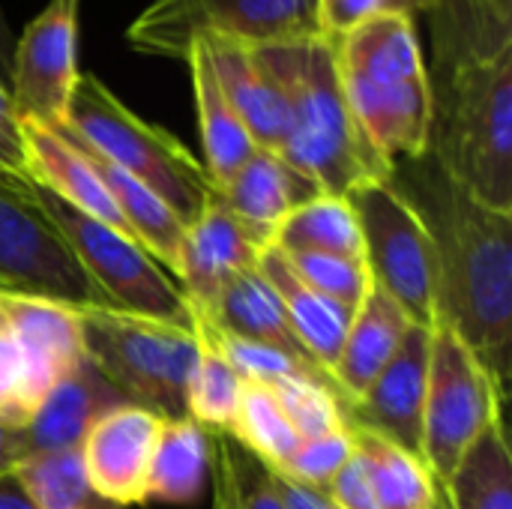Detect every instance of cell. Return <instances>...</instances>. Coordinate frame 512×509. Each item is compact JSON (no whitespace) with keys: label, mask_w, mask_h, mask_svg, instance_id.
Segmentation results:
<instances>
[{"label":"cell","mask_w":512,"mask_h":509,"mask_svg":"<svg viewBox=\"0 0 512 509\" xmlns=\"http://www.w3.org/2000/svg\"><path fill=\"white\" fill-rule=\"evenodd\" d=\"M432 144L441 174L489 210L512 216V33L501 0H441Z\"/></svg>","instance_id":"cell-1"},{"label":"cell","mask_w":512,"mask_h":509,"mask_svg":"<svg viewBox=\"0 0 512 509\" xmlns=\"http://www.w3.org/2000/svg\"><path fill=\"white\" fill-rule=\"evenodd\" d=\"M507 393L447 324L432 330L420 459L444 483L471 444L504 417Z\"/></svg>","instance_id":"cell-10"},{"label":"cell","mask_w":512,"mask_h":509,"mask_svg":"<svg viewBox=\"0 0 512 509\" xmlns=\"http://www.w3.org/2000/svg\"><path fill=\"white\" fill-rule=\"evenodd\" d=\"M315 36V0H153L126 30L132 51L183 63L195 39L267 48Z\"/></svg>","instance_id":"cell-7"},{"label":"cell","mask_w":512,"mask_h":509,"mask_svg":"<svg viewBox=\"0 0 512 509\" xmlns=\"http://www.w3.org/2000/svg\"><path fill=\"white\" fill-rule=\"evenodd\" d=\"M276 78L288 129L279 156L318 192L348 198L369 183L393 180L390 168L360 132L336 69L333 42L324 36L255 48Z\"/></svg>","instance_id":"cell-3"},{"label":"cell","mask_w":512,"mask_h":509,"mask_svg":"<svg viewBox=\"0 0 512 509\" xmlns=\"http://www.w3.org/2000/svg\"><path fill=\"white\" fill-rule=\"evenodd\" d=\"M21 354L9 330H0V420L24 426L21 420Z\"/></svg>","instance_id":"cell-38"},{"label":"cell","mask_w":512,"mask_h":509,"mask_svg":"<svg viewBox=\"0 0 512 509\" xmlns=\"http://www.w3.org/2000/svg\"><path fill=\"white\" fill-rule=\"evenodd\" d=\"M270 249L255 231H249L213 192L201 216L186 228L177 279L192 312H210L225 285L258 264L261 252Z\"/></svg>","instance_id":"cell-14"},{"label":"cell","mask_w":512,"mask_h":509,"mask_svg":"<svg viewBox=\"0 0 512 509\" xmlns=\"http://www.w3.org/2000/svg\"><path fill=\"white\" fill-rule=\"evenodd\" d=\"M0 509H36L15 474H0Z\"/></svg>","instance_id":"cell-43"},{"label":"cell","mask_w":512,"mask_h":509,"mask_svg":"<svg viewBox=\"0 0 512 509\" xmlns=\"http://www.w3.org/2000/svg\"><path fill=\"white\" fill-rule=\"evenodd\" d=\"M348 201L360 225L372 285L384 291L414 327L432 333L441 324L438 258L420 210L393 180L360 186Z\"/></svg>","instance_id":"cell-8"},{"label":"cell","mask_w":512,"mask_h":509,"mask_svg":"<svg viewBox=\"0 0 512 509\" xmlns=\"http://www.w3.org/2000/svg\"><path fill=\"white\" fill-rule=\"evenodd\" d=\"M291 267V273L312 288L315 294L357 312L360 303L372 291V276L363 258H339V255H282Z\"/></svg>","instance_id":"cell-33"},{"label":"cell","mask_w":512,"mask_h":509,"mask_svg":"<svg viewBox=\"0 0 512 509\" xmlns=\"http://www.w3.org/2000/svg\"><path fill=\"white\" fill-rule=\"evenodd\" d=\"M24 135V153H27V174L36 186L48 189L69 207L123 231L126 222L105 189L102 177L96 174L90 156L60 129L39 126V123H21Z\"/></svg>","instance_id":"cell-19"},{"label":"cell","mask_w":512,"mask_h":509,"mask_svg":"<svg viewBox=\"0 0 512 509\" xmlns=\"http://www.w3.org/2000/svg\"><path fill=\"white\" fill-rule=\"evenodd\" d=\"M0 291L66 306H105L63 234L42 210L33 180L0 174Z\"/></svg>","instance_id":"cell-11"},{"label":"cell","mask_w":512,"mask_h":509,"mask_svg":"<svg viewBox=\"0 0 512 509\" xmlns=\"http://www.w3.org/2000/svg\"><path fill=\"white\" fill-rule=\"evenodd\" d=\"M351 453H354V438H351V423H348L336 432L300 441V447L294 450V456L288 459V465L279 474H285L303 486L327 492V486L342 471V465L351 459Z\"/></svg>","instance_id":"cell-35"},{"label":"cell","mask_w":512,"mask_h":509,"mask_svg":"<svg viewBox=\"0 0 512 509\" xmlns=\"http://www.w3.org/2000/svg\"><path fill=\"white\" fill-rule=\"evenodd\" d=\"M198 318H204L210 327L222 330V333H231L237 339H246V342H255L261 348H270L282 357H288L294 366H300L315 384L327 387L330 393H336L345 408H348V399L342 393V387L336 384V378L303 348V342L297 339L291 321H288V312L279 300V294L273 291V285L264 279V273L255 267L237 273L225 291L219 294V300L213 303L210 312H195Z\"/></svg>","instance_id":"cell-17"},{"label":"cell","mask_w":512,"mask_h":509,"mask_svg":"<svg viewBox=\"0 0 512 509\" xmlns=\"http://www.w3.org/2000/svg\"><path fill=\"white\" fill-rule=\"evenodd\" d=\"M198 42H204L210 66L231 108L237 111L246 132L252 135L255 147L279 153L288 129L285 99L276 78L261 63L258 51L231 39H198Z\"/></svg>","instance_id":"cell-20"},{"label":"cell","mask_w":512,"mask_h":509,"mask_svg":"<svg viewBox=\"0 0 512 509\" xmlns=\"http://www.w3.org/2000/svg\"><path fill=\"white\" fill-rule=\"evenodd\" d=\"M270 474H273V486L282 498V509H336L327 492L303 486V483H297V480H291L273 468H270Z\"/></svg>","instance_id":"cell-41"},{"label":"cell","mask_w":512,"mask_h":509,"mask_svg":"<svg viewBox=\"0 0 512 509\" xmlns=\"http://www.w3.org/2000/svg\"><path fill=\"white\" fill-rule=\"evenodd\" d=\"M387 12L411 15L405 0H315V18H318L321 36L330 42Z\"/></svg>","instance_id":"cell-37"},{"label":"cell","mask_w":512,"mask_h":509,"mask_svg":"<svg viewBox=\"0 0 512 509\" xmlns=\"http://www.w3.org/2000/svg\"><path fill=\"white\" fill-rule=\"evenodd\" d=\"M414 201V198H411ZM420 210L438 258L441 324L477 354L507 393L512 369V216L489 210L444 174Z\"/></svg>","instance_id":"cell-2"},{"label":"cell","mask_w":512,"mask_h":509,"mask_svg":"<svg viewBox=\"0 0 512 509\" xmlns=\"http://www.w3.org/2000/svg\"><path fill=\"white\" fill-rule=\"evenodd\" d=\"M264 387L273 390V396L279 399V405H282L288 423L294 426V432L300 435V441H309V438H318V435L348 426L345 402L309 378H276Z\"/></svg>","instance_id":"cell-34"},{"label":"cell","mask_w":512,"mask_h":509,"mask_svg":"<svg viewBox=\"0 0 512 509\" xmlns=\"http://www.w3.org/2000/svg\"><path fill=\"white\" fill-rule=\"evenodd\" d=\"M333 54L348 108L372 150L390 168L426 156L435 123V84L414 15H378L333 39Z\"/></svg>","instance_id":"cell-4"},{"label":"cell","mask_w":512,"mask_h":509,"mask_svg":"<svg viewBox=\"0 0 512 509\" xmlns=\"http://www.w3.org/2000/svg\"><path fill=\"white\" fill-rule=\"evenodd\" d=\"M63 132V129H60ZM72 138V135H69ZM75 141V138H72ZM93 162L96 174L102 177L105 189L111 192L123 222H126V231L129 237L144 249L150 252L162 267H168L171 273H177V264H180V249H183V237H186V222L156 195L150 192L144 183H138L132 174L120 171L117 165H111L108 159L96 156L93 150H87L81 141H75Z\"/></svg>","instance_id":"cell-26"},{"label":"cell","mask_w":512,"mask_h":509,"mask_svg":"<svg viewBox=\"0 0 512 509\" xmlns=\"http://www.w3.org/2000/svg\"><path fill=\"white\" fill-rule=\"evenodd\" d=\"M438 489L444 509H512V453L504 417L471 444Z\"/></svg>","instance_id":"cell-28"},{"label":"cell","mask_w":512,"mask_h":509,"mask_svg":"<svg viewBox=\"0 0 512 509\" xmlns=\"http://www.w3.org/2000/svg\"><path fill=\"white\" fill-rule=\"evenodd\" d=\"M354 453L363 459L378 509H444L441 489L420 456L378 432L351 426Z\"/></svg>","instance_id":"cell-27"},{"label":"cell","mask_w":512,"mask_h":509,"mask_svg":"<svg viewBox=\"0 0 512 509\" xmlns=\"http://www.w3.org/2000/svg\"><path fill=\"white\" fill-rule=\"evenodd\" d=\"M21 459H24L21 429L6 423V420H0V474H9Z\"/></svg>","instance_id":"cell-42"},{"label":"cell","mask_w":512,"mask_h":509,"mask_svg":"<svg viewBox=\"0 0 512 509\" xmlns=\"http://www.w3.org/2000/svg\"><path fill=\"white\" fill-rule=\"evenodd\" d=\"M258 270L264 273V279L273 285V291L279 294L288 321L297 333V339L303 342V348L333 375V366L345 348L354 312L315 294L312 288H306L288 267V261L282 258L279 249H264L258 258Z\"/></svg>","instance_id":"cell-24"},{"label":"cell","mask_w":512,"mask_h":509,"mask_svg":"<svg viewBox=\"0 0 512 509\" xmlns=\"http://www.w3.org/2000/svg\"><path fill=\"white\" fill-rule=\"evenodd\" d=\"M33 189L42 210L63 234L69 252L75 255L93 288L102 294L108 309L144 315L180 327H195V315L186 294L150 252H144L123 231L69 207L48 189L36 183Z\"/></svg>","instance_id":"cell-9"},{"label":"cell","mask_w":512,"mask_h":509,"mask_svg":"<svg viewBox=\"0 0 512 509\" xmlns=\"http://www.w3.org/2000/svg\"><path fill=\"white\" fill-rule=\"evenodd\" d=\"M0 330H6V321H3V309H0Z\"/></svg>","instance_id":"cell-46"},{"label":"cell","mask_w":512,"mask_h":509,"mask_svg":"<svg viewBox=\"0 0 512 509\" xmlns=\"http://www.w3.org/2000/svg\"><path fill=\"white\" fill-rule=\"evenodd\" d=\"M96 156L132 174L192 225L216 192L204 165L165 129L129 111L96 75H81L66 123L57 126Z\"/></svg>","instance_id":"cell-5"},{"label":"cell","mask_w":512,"mask_h":509,"mask_svg":"<svg viewBox=\"0 0 512 509\" xmlns=\"http://www.w3.org/2000/svg\"><path fill=\"white\" fill-rule=\"evenodd\" d=\"M162 423L165 417L138 405L111 408L93 423L78 453L96 492L126 509L144 504L147 468Z\"/></svg>","instance_id":"cell-16"},{"label":"cell","mask_w":512,"mask_h":509,"mask_svg":"<svg viewBox=\"0 0 512 509\" xmlns=\"http://www.w3.org/2000/svg\"><path fill=\"white\" fill-rule=\"evenodd\" d=\"M273 249H279L282 255L312 252V255L363 258V237L351 201L321 192L297 204L276 228Z\"/></svg>","instance_id":"cell-29"},{"label":"cell","mask_w":512,"mask_h":509,"mask_svg":"<svg viewBox=\"0 0 512 509\" xmlns=\"http://www.w3.org/2000/svg\"><path fill=\"white\" fill-rule=\"evenodd\" d=\"M219 201L267 246H273L282 219L303 201L321 195L306 177H300L279 153L255 150L222 186H216Z\"/></svg>","instance_id":"cell-21"},{"label":"cell","mask_w":512,"mask_h":509,"mask_svg":"<svg viewBox=\"0 0 512 509\" xmlns=\"http://www.w3.org/2000/svg\"><path fill=\"white\" fill-rule=\"evenodd\" d=\"M0 174L3 177H21L30 180L27 174V153H24V135L21 123L12 111L9 90L0 81Z\"/></svg>","instance_id":"cell-40"},{"label":"cell","mask_w":512,"mask_h":509,"mask_svg":"<svg viewBox=\"0 0 512 509\" xmlns=\"http://www.w3.org/2000/svg\"><path fill=\"white\" fill-rule=\"evenodd\" d=\"M231 462L234 483H237V498L240 509H282V498L273 486V474L264 462H258L252 453H246L231 435L213 432Z\"/></svg>","instance_id":"cell-36"},{"label":"cell","mask_w":512,"mask_h":509,"mask_svg":"<svg viewBox=\"0 0 512 509\" xmlns=\"http://www.w3.org/2000/svg\"><path fill=\"white\" fill-rule=\"evenodd\" d=\"M129 405L84 357L21 426L24 459L60 450H78L93 423L111 408Z\"/></svg>","instance_id":"cell-18"},{"label":"cell","mask_w":512,"mask_h":509,"mask_svg":"<svg viewBox=\"0 0 512 509\" xmlns=\"http://www.w3.org/2000/svg\"><path fill=\"white\" fill-rule=\"evenodd\" d=\"M12 54H15V36L3 18V9H0V81L9 84V72H12Z\"/></svg>","instance_id":"cell-44"},{"label":"cell","mask_w":512,"mask_h":509,"mask_svg":"<svg viewBox=\"0 0 512 509\" xmlns=\"http://www.w3.org/2000/svg\"><path fill=\"white\" fill-rule=\"evenodd\" d=\"M429 342L432 333L411 324L393 360L381 369V375L369 384V390L348 405L351 426L378 432L414 456H420V444H423Z\"/></svg>","instance_id":"cell-15"},{"label":"cell","mask_w":512,"mask_h":509,"mask_svg":"<svg viewBox=\"0 0 512 509\" xmlns=\"http://www.w3.org/2000/svg\"><path fill=\"white\" fill-rule=\"evenodd\" d=\"M12 474L36 509H126L96 492L78 450L27 456Z\"/></svg>","instance_id":"cell-30"},{"label":"cell","mask_w":512,"mask_h":509,"mask_svg":"<svg viewBox=\"0 0 512 509\" xmlns=\"http://www.w3.org/2000/svg\"><path fill=\"white\" fill-rule=\"evenodd\" d=\"M327 495L336 509H378L366 465L357 453H351V459L333 477V483L327 486Z\"/></svg>","instance_id":"cell-39"},{"label":"cell","mask_w":512,"mask_h":509,"mask_svg":"<svg viewBox=\"0 0 512 509\" xmlns=\"http://www.w3.org/2000/svg\"><path fill=\"white\" fill-rule=\"evenodd\" d=\"M504 3H510V0H504Z\"/></svg>","instance_id":"cell-47"},{"label":"cell","mask_w":512,"mask_h":509,"mask_svg":"<svg viewBox=\"0 0 512 509\" xmlns=\"http://www.w3.org/2000/svg\"><path fill=\"white\" fill-rule=\"evenodd\" d=\"M438 3H441V0H405V6H408L411 15H417V12H432Z\"/></svg>","instance_id":"cell-45"},{"label":"cell","mask_w":512,"mask_h":509,"mask_svg":"<svg viewBox=\"0 0 512 509\" xmlns=\"http://www.w3.org/2000/svg\"><path fill=\"white\" fill-rule=\"evenodd\" d=\"M198 333V330H195ZM243 378L237 369L219 354V348L198 333V360L189 375L186 387V411L189 420L201 423L210 432H231L240 396H243Z\"/></svg>","instance_id":"cell-32"},{"label":"cell","mask_w":512,"mask_h":509,"mask_svg":"<svg viewBox=\"0 0 512 509\" xmlns=\"http://www.w3.org/2000/svg\"><path fill=\"white\" fill-rule=\"evenodd\" d=\"M78 78V0H51L15 39L6 90L18 123L63 126Z\"/></svg>","instance_id":"cell-12"},{"label":"cell","mask_w":512,"mask_h":509,"mask_svg":"<svg viewBox=\"0 0 512 509\" xmlns=\"http://www.w3.org/2000/svg\"><path fill=\"white\" fill-rule=\"evenodd\" d=\"M186 66L192 72V90H195V111H198V132L204 144V171L213 180V186H222L234 171L258 150L252 135L246 132L243 120L231 108L213 66L207 57L204 42H192L186 54Z\"/></svg>","instance_id":"cell-22"},{"label":"cell","mask_w":512,"mask_h":509,"mask_svg":"<svg viewBox=\"0 0 512 509\" xmlns=\"http://www.w3.org/2000/svg\"><path fill=\"white\" fill-rule=\"evenodd\" d=\"M9 336L21 354V420L27 423L42 399L84 360L75 306L45 297L0 291Z\"/></svg>","instance_id":"cell-13"},{"label":"cell","mask_w":512,"mask_h":509,"mask_svg":"<svg viewBox=\"0 0 512 509\" xmlns=\"http://www.w3.org/2000/svg\"><path fill=\"white\" fill-rule=\"evenodd\" d=\"M246 453H252L258 462H264L273 471H282L294 450L300 447V435L288 423L279 399L270 387L258 381L243 384L240 408L234 417V426L228 432Z\"/></svg>","instance_id":"cell-31"},{"label":"cell","mask_w":512,"mask_h":509,"mask_svg":"<svg viewBox=\"0 0 512 509\" xmlns=\"http://www.w3.org/2000/svg\"><path fill=\"white\" fill-rule=\"evenodd\" d=\"M84 357L129 402L165 420H183L186 387L198 360L195 327H180L108 306H75Z\"/></svg>","instance_id":"cell-6"},{"label":"cell","mask_w":512,"mask_h":509,"mask_svg":"<svg viewBox=\"0 0 512 509\" xmlns=\"http://www.w3.org/2000/svg\"><path fill=\"white\" fill-rule=\"evenodd\" d=\"M213 474V432L201 423L165 420L144 483V504L186 507L201 498Z\"/></svg>","instance_id":"cell-25"},{"label":"cell","mask_w":512,"mask_h":509,"mask_svg":"<svg viewBox=\"0 0 512 509\" xmlns=\"http://www.w3.org/2000/svg\"><path fill=\"white\" fill-rule=\"evenodd\" d=\"M408 327L411 321L405 318V312L384 291L372 285L369 297L354 312L345 348L333 366V378L342 387L348 405L357 402L369 390V384L381 375V369L393 360Z\"/></svg>","instance_id":"cell-23"}]
</instances>
